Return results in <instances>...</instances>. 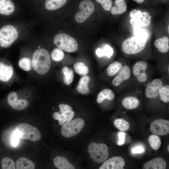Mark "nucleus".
<instances>
[{
  "label": "nucleus",
  "instance_id": "f257e3e1",
  "mask_svg": "<svg viewBox=\"0 0 169 169\" xmlns=\"http://www.w3.org/2000/svg\"><path fill=\"white\" fill-rule=\"evenodd\" d=\"M32 66L38 74H43L47 73L51 67V61L48 52L44 49H39L33 53Z\"/></svg>",
  "mask_w": 169,
  "mask_h": 169
},
{
  "label": "nucleus",
  "instance_id": "f03ea898",
  "mask_svg": "<svg viewBox=\"0 0 169 169\" xmlns=\"http://www.w3.org/2000/svg\"><path fill=\"white\" fill-rule=\"evenodd\" d=\"M146 39L139 36L130 37L122 43V49L125 54H129L138 53L145 47Z\"/></svg>",
  "mask_w": 169,
  "mask_h": 169
},
{
  "label": "nucleus",
  "instance_id": "7ed1b4c3",
  "mask_svg": "<svg viewBox=\"0 0 169 169\" xmlns=\"http://www.w3.org/2000/svg\"><path fill=\"white\" fill-rule=\"evenodd\" d=\"M54 42L59 49L69 52H73L78 48L76 40L65 33H60L55 35Z\"/></svg>",
  "mask_w": 169,
  "mask_h": 169
},
{
  "label": "nucleus",
  "instance_id": "20e7f679",
  "mask_svg": "<svg viewBox=\"0 0 169 169\" xmlns=\"http://www.w3.org/2000/svg\"><path fill=\"white\" fill-rule=\"evenodd\" d=\"M87 151L90 155V157L98 163L104 162L109 155L108 148L104 143H91L89 145Z\"/></svg>",
  "mask_w": 169,
  "mask_h": 169
},
{
  "label": "nucleus",
  "instance_id": "39448f33",
  "mask_svg": "<svg viewBox=\"0 0 169 169\" xmlns=\"http://www.w3.org/2000/svg\"><path fill=\"white\" fill-rule=\"evenodd\" d=\"M15 130L20 138L33 141L39 140L41 135L39 130L36 127L28 123H21L16 127Z\"/></svg>",
  "mask_w": 169,
  "mask_h": 169
},
{
  "label": "nucleus",
  "instance_id": "423d86ee",
  "mask_svg": "<svg viewBox=\"0 0 169 169\" xmlns=\"http://www.w3.org/2000/svg\"><path fill=\"white\" fill-rule=\"evenodd\" d=\"M18 33L15 28L11 25H6L0 29V46L7 48L17 39Z\"/></svg>",
  "mask_w": 169,
  "mask_h": 169
},
{
  "label": "nucleus",
  "instance_id": "0eeeda50",
  "mask_svg": "<svg viewBox=\"0 0 169 169\" xmlns=\"http://www.w3.org/2000/svg\"><path fill=\"white\" fill-rule=\"evenodd\" d=\"M84 125V122L81 118L71 120L63 125L61 131V134L66 138L73 137L79 133Z\"/></svg>",
  "mask_w": 169,
  "mask_h": 169
},
{
  "label": "nucleus",
  "instance_id": "6e6552de",
  "mask_svg": "<svg viewBox=\"0 0 169 169\" xmlns=\"http://www.w3.org/2000/svg\"><path fill=\"white\" fill-rule=\"evenodd\" d=\"M80 11L75 16V20L79 23L84 22L93 13L95 10L94 5L90 0H83L79 4Z\"/></svg>",
  "mask_w": 169,
  "mask_h": 169
},
{
  "label": "nucleus",
  "instance_id": "1a4fd4ad",
  "mask_svg": "<svg viewBox=\"0 0 169 169\" xmlns=\"http://www.w3.org/2000/svg\"><path fill=\"white\" fill-rule=\"evenodd\" d=\"M150 130L155 135H167L169 133V121L162 119L156 120L151 124Z\"/></svg>",
  "mask_w": 169,
  "mask_h": 169
},
{
  "label": "nucleus",
  "instance_id": "9d476101",
  "mask_svg": "<svg viewBox=\"0 0 169 169\" xmlns=\"http://www.w3.org/2000/svg\"><path fill=\"white\" fill-rule=\"evenodd\" d=\"M161 80L159 79H153L146 85L145 90L146 97L149 99H155L159 95L160 89L163 86Z\"/></svg>",
  "mask_w": 169,
  "mask_h": 169
},
{
  "label": "nucleus",
  "instance_id": "9b49d317",
  "mask_svg": "<svg viewBox=\"0 0 169 169\" xmlns=\"http://www.w3.org/2000/svg\"><path fill=\"white\" fill-rule=\"evenodd\" d=\"M147 67V63L143 61H139L133 66L132 72L136 77L137 80L140 82L144 83L147 79V76L146 70Z\"/></svg>",
  "mask_w": 169,
  "mask_h": 169
},
{
  "label": "nucleus",
  "instance_id": "f8f14e48",
  "mask_svg": "<svg viewBox=\"0 0 169 169\" xmlns=\"http://www.w3.org/2000/svg\"><path fill=\"white\" fill-rule=\"evenodd\" d=\"M7 100L8 103L13 109L21 110L26 108L28 105L26 100H18L17 93L14 92L10 93L8 95Z\"/></svg>",
  "mask_w": 169,
  "mask_h": 169
},
{
  "label": "nucleus",
  "instance_id": "ddd939ff",
  "mask_svg": "<svg viewBox=\"0 0 169 169\" xmlns=\"http://www.w3.org/2000/svg\"><path fill=\"white\" fill-rule=\"evenodd\" d=\"M125 165L123 158L114 156L106 161L100 167L99 169H122Z\"/></svg>",
  "mask_w": 169,
  "mask_h": 169
},
{
  "label": "nucleus",
  "instance_id": "4468645a",
  "mask_svg": "<svg viewBox=\"0 0 169 169\" xmlns=\"http://www.w3.org/2000/svg\"><path fill=\"white\" fill-rule=\"evenodd\" d=\"M131 76V72L129 67L126 65L122 66L113 79L112 84L115 86H118L123 81L128 80Z\"/></svg>",
  "mask_w": 169,
  "mask_h": 169
},
{
  "label": "nucleus",
  "instance_id": "2eb2a0df",
  "mask_svg": "<svg viewBox=\"0 0 169 169\" xmlns=\"http://www.w3.org/2000/svg\"><path fill=\"white\" fill-rule=\"evenodd\" d=\"M166 167L165 161L160 157L155 158L146 163L144 169H165Z\"/></svg>",
  "mask_w": 169,
  "mask_h": 169
},
{
  "label": "nucleus",
  "instance_id": "dca6fc26",
  "mask_svg": "<svg viewBox=\"0 0 169 169\" xmlns=\"http://www.w3.org/2000/svg\"><path fill=\"white\" fill-rule=\"evenodd\" d=\"M13 70V67L2 63H0V80L4 82L8 81L11 78Z\"/></svg>",
  "mask_w": 169,
  "mask_h": 169
},
{
  "label": "nucleus",
  "instance_id": "f3484780",
  "mask_svg": "<svg viewBox=\"0 0 169 169\" xmlns=\"http://www.w3.org/2000/svg\"><path fill=\"white\" fill-rule=\"evenodd\" d=\"M74 115V112L72 110L64 113L55 112L53 113V116L54 119L59 121L60 125L63 126L71 120Z\"/></svg>",
  "mask_w": 169,
  "mask_h": 169
},
{
  "label": "nucleus",
  "instance_id": "a211bd4d",
  "mask_svg": "<svg viewBox=\"0 0 169 169\" xmlns=\"http://www.w3.org/2000/svg\"><path fill=\"white\" fill-rule=\"evenodd\" d=\"M15 9V6L11 0H0V14L9 15Z\"/></svg>",
  "mask_w": 169,
  "mask_h": 169
},
{
  "label": "nucleus",
  "instance_id": "6ab92c4d",
  "mask_svg": "<svg viewBox=\"0 0 169 169\" xmlns=\"http://www.w3.org/2000/svg\"><path fill=\"white\" fill-rule=\"evenodd\" d=\"M127 9L125 0H115V5L112 7L110 11L113 15L121 14L125 13Z\"/></svg>",
  "mask_w": 169,
  "mask_h": 169
},
{
  "label": "nucleus",
  "instance_id": "aec40b11",
  "mask_svg": "<svg viewBox=\"0 0 169 169\" xmlns=\"http://www.w3.org/2000/svg\"><path fill=\"white\" fill-rule=\"evenodd\" d=\"M169 39L167 36H164L156 39L154 42V46L158 51L162 53L168 52L169 50Z\"/></svg>",
  "mask_w": 169,
  "mask_h": 169
},
{
  "label": "nucleus",
  "instance_id": "412c9836",
  "mask_svg": "<svg viewBox=\"0 0 169 169\" xmlns=\"http://www.w3.org/2000/svg\"><path fill=\"white\" fill-rule=\"evenodd\" d=\"M55 166L59 169H74V166L65 157L57 156L54 159Z\"/></svg>",
  "mask_w": 169,
  "mask_h": 169
},
{
  "label": "nucleus",
  "instance_id": "4be33fe9",
  "mask_svg": "<svg viewBox=\"0 0 169 169\" xmlns=\"http://www.w3.org/2000/svg\"><path fill=\"white\" fill-rule=\"evenodd\" d=\"M90 80V77L87 75L84 76L80 78L77 87L79 92L84 95L87 94L90 92L88 85Z\"/></svg>",
  "mask_w": 169,
  "mask_h": 169
},
{
  "label": "nucleus",
  "instance_id": "5701e85b",
  "mask_svg": "<svg viewBox=\"0 0 169 169\" xmlns=\"http://www.w3.org/2000/svg\"><path fill=\"white\" fill-rule=\"evenodd\" d=\"M15 165L17 169H34L35 168L34 162L25 157H21L18 159Z\"/></svg>",
  "mask_w": 169,
  "mask_h": 169
},
{
  "label": "nucleus",
  "instance_id": "b1692460",
  "mask_svg": "<svg viewBox=\"0 0 169 169\" xmlns=\"http://www.w3.org/2000/svg\"><path fill=\"white\" fill-rule=\"evenodd\" d=\"M115 97V94L113 91L110 89H104L98 94L96 101L98 103H101L105 99L112 100Z\"/></svg>",
  "mask_w": 169,
  "mask_h": 169
},
{
  "label": "nucleus",
  "instance_id": "393cba45",
  "mask_svg": "<svg viewBox=\"0 0 169 169\" xmlns=\"http://www.w3.org/2000/svg\"><path fill=\"white\" fill-rule=\"evenodd\" d=\"M140 103L138 99L133 96H128L124 98L122 101L123 106L127 109H133L139 106Z\"/></svg>",
  "mask_w": 169,
  "mask_h": 169
},
{
  "label": "nucleus",
  "instance_id": "a878e982",
  "mask_svg": "<svg viewBox=\"0 0 169 169\" xmlns=\"http://www.w3.org/2000/svg\"><path fill=\"white\" fill-rule=\"evenodd\" d=\"M68 0H46L45 2L46 8L49 10L59 9L64 5Z\"/></svg>",
  "mask_w": 169,
  "mask_h": 169
},
{
  "label": "nucleus",
  "instance_id": "bb28decb",
  "mask_svg": "<svg viewBox=\"0 0 169 169\" xmlns=\"http://www.w3.org/2000/svg\"><path fill=\"white\" fill-rule=\"evenodd\" d=\"M97 55L99 57L106 56L110 57L113 53V48L108 44L105 45L103 48H98L95 51Z\"/></svg>",
  "mask_w": 169,
  "mask_h": 169
},
{
  "label": "nucleus",
  "instance_id": "cd10ccee",
  "mask_svg": "<svg viewBox=\"0 0 169 169\" xmlns=\"http://www.w3.org/2000/svg\"><path fill=\"white\" fill-rule=\"evenodd\" d=\"M62 71L64 74L63 80L67 85H69L73 81L74 77L73 71L69 68L65 66L63 68Z\"/></svg>",
  "mask_w": 169,
  "mask_h": 169
},
{
  "label": "nucleus",
  "instance_id": "c85d7f7f",
  "mask_svg": "<svg viewBox=\"0 0 169 169\" xmlns=\"http://www.w3.org/2000/svg\"><path fill=\"white\" fill-rule=\"evenodd\" d=\"M74 68L75 72L80 75H86L89 72V69L88 66L81 62H77L74 64Z\"/></svg>",
  "mask_w": 169,
  "mask_h": 169
},
{
  "label": "nucleus",
  "instance_id": "c756f323",
  "mask_svg": "<svg viewBox=\"0 0 169 169\" xmlns=\"http://www.w3.org/2000/svg\"><path fill=\"white\" fill-rule=\"evenodd\" d=\"M122 66V64L118 61L114 62L110 64L107 69V73L110 76L116 74Z\"/></svg>",
  "mask_w": 169,
  "mask_h": 169
},
{
  "label": "nucleus",
  "instance_id": "7c9ffc66",
  "mask_svg": "<svg viewBox=\"0 0 169 169\" xmlns=\"http://www.w3.org/2000/svg\"><path fill=\"white\" fill-rule=\"evenodd\" d=\"M159 95L161 100L164 103L169 102V85L162 86L159 90Z\"/></svg>",
  "mask_w": 169,
  "mask_h": 169
},
{
  "label": "nucleus",
  "instance_id": "2f4dec72",
  "mask_svg": "<svg viewBox=\"0 0 169 169\" xmlns=\"http://www.w3.org/2000/svg\"><path fill=\"white\" fill-rule=\"evenodd\" d=\"M148 141L151 146L153 150H157L160 148L161 141L160 137L157 135H154L150 136Z\"/></svg>",
  "mask_w": 169,
  "mask_h": 169
},
{
  "label": "nucleus",
  "instance_id": "473e14b6",
  "mask_svg": "<svg viewBox=\"0 0 169 169\" xmlns=\"http://www.w3.org/2000/svg\"><path fill=\"white\" fill-rule=\"evenodd\" d=\"M115 127L120 131H126L130 127V124L125 120L121 119L115 120L114 122Z\"/></svg>",
  "mask_w": 169,
  "mask_h": 169
},
{
  "label": "nucleus",
  "instance_id": "72a5a7b5",
  "mask_svg": "<svg viewBox=\"0 0 169 169\" xmlns=\"http://www.w3.org/2000/svg\"><path fill=\"white\" fill-rule=\"evenodd\" d=\"M19 66L21 69L25 71H29L32 69L31 61L27 58H23L20 60Z\"/></svg>",
  "mask_w": 169,
  "mask_h": 169
},
{
  "label": "nucleus",
  "instance_id": "f704fd0d",
  "mask_svg": "<svg viewBox=\"0 0 169 169\" xmlns=\"http://www.w3.org/2000/svg\"><path fill=\"white\" fill-rule=\"evenodd\" d=\"M1 164L2 168L3 169H15L14 161L10 158H3L2 160Z\"/></svg>",
  "mask_w": 169,
  "mask_h": 169
},
{
  "label": "nucleus",
  "instance_id": "c9c22d12",
  "mask_svg": "<svg viewBox=\"0 0 169 169\" xmlns=\"http://www.w3.org/2000/svg\"><path fill=\"white\" fill-rule=\"evenodd\" d=\"M51 57L54 60L59 61L63 59L64 57V54L61 49L56 48L52 52Z\"/></svg>",
  "mask_w": 169,
  "mask_h": 169
},
{
  "label": "nucleus",
  "instance_id": "e433bc0d",
  "mask_svg": "<svg viewBox=\"0 0 169 169\" xmlns=\"http://www.w3.org/2000/svg\"><path fill=\"white\" fill-rule=\"evenodd\" d=\"M96 1L101 4L103 9L106 11H110L112 7V0H96Z\"/></svg>",
  "mask_w": 169,
  "mask_h": 169
},
{
  "label": "nucleus",
  "instance_id": "4c0bfd02",
  "mask_svg": "<svg viewBox=\"0 0 169 169\" xmlns=\"http://www.w3.org/2000/svg\"><path fill=\"white\" fill-rule=\"evenodd\" d=\"M20 138L16 130L12 134L11 139V144L13 146L15 147L18 145Z\"/></svg>",
  "mask_w": 169,
  "mask_h": 169
},
{
  "label": "nucleus",
  "instance_id": "58836bf2",
  "mask_svg": "<svg viewBox=\"0 0 169 169\" xmlns=\"http://www.w3.org/2000/svg\"><path fill=\"white\" fill-rule=\"evenodd\" d=\"M60 113H64L72 110L71 107L66 104H60L59 105Z\"/></svg>",
  "mask_w": 169,
  "mask_h": 169
},
{
  "label": "nucleus",
  "instance_id": "ea45409f",
  "mask_svg": "<svg viewBox=\"0 0 169 169\" xmlns=\"http://www.w3.org/2000/svg\"><path fill=\"white\" fill-rule=\"evenodd\" d=\"M145 150L144 147L141 146H138L132 149V153L133 154H140L145 152Z\"/></svg>",
  "mask_w": 169,
  "mask_h": 169
},
{
  "label": "nucleus",
  "instance_id": "a19ab883",
  "mask_svg": "<svg viewBox=\"0 0 169 169\" xmlns=\"http://www.w3.org/2000/svg\"><path fill=\"white\" fill-rule=\"evenodd\" d=\"M125 134L124 132H120L118 134V137L119 141L118 142L119 145H121L123 144L125 142Z\"/></svg>",
  "mask_w": 169,
  "mask_h": 169
},
{
  "label": "nucleus",
  "instance_id": "79ce46f5",
  "mask_svg": "<svg viewBox=\"0 0 169 169\" xmlns=\"http://www.w3.org/2000/svg\"><path fill=\"white\" fill-rule=\"evenodd\" d=\"M137 3L139 4L142 3L144 1V0H133Z\"/></svg>",
  "mask_w": 169,
  "mask_h": 169
},
{
  "label": "nucleus",
  "instance_id": "37998d69",
  "mask_svg": "<svg viewBox=\"0 0 169 169\" xmlns=\"http://www.w3.org/2000/svg\"><path fill=\"white\" fill-rule=\"evenodd\" d=\"M167 150L168 151H169V145H168L167 146Z\"/></svg>",
  "mask_w": 169,
  "mask_h": 169
},
{
  "label": "nucleus",
  "instance_id": "c03bdc74",
  "mask_svg": "<svg viewBox=\"0 0 169 169\" xmlns=\"http://www.w3.org/2000/svg\"><path fill=\"white\" fill-rule=\"evenodd\" d=\"M169 25H168V33H169Z\"/></svg>",
  "mask_w": 169,
  "mask_h": 169
}]
</instances>
